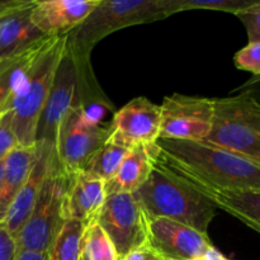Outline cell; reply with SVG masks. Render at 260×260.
Instances as JSON below:
<instances>
[{
    "mask_svg": "<svg viewBox=\"0 0 260 260\" xmlns=\"http://www.w3.org/2000/svg\"><path fill=\"white\" fill-rule=\"evenodd\" d=\"M19 146L14 127H13L12 111L0 114V161H4L10 152Z\"/></svg>",
    "mask_w": 260,
    "mask_h": 260,
    "instance_id": "26",
    "label": "cell"
},
{
    "mask_svg": "<svg viewBox=\"0 0 260 260\" xmlns=\"http://www.w3.org/2000/svg\"><path fill=\"white\" fill-rule=\"evenodd\" d=\"M90 71L89 63H80L74 53L66 48L56 69L50 93L45 102L36 129V145L55 149L58 127L66 114L84 102L83 83Z\"/></svg>",
    "mask_w": 260,
    "mask_h": 260,
    "instance_id": "8",
    "label": "cell"
},
{
    "mask_svg": "<svg viewBox=\"0 0 260 260\" xmlns=\"http://www.w3.org/2000/svg\"><path fill=\"white\" fill-rule=\"evenodd\" d=\"M37 157V146H18L4 160L0 182V223L7 218L13 202L24 185Z\"/></svg>",
    "mask_w": 260,
    "mask_h": 260,
    "instance_id": "18",
    "label": "cell"
},
{
    "mask_svg": "<svg viewBox=\"0 0 260 260\" xmlns=\"http://www.w3.org/2000/svg\"><path fill=\"white\" fill-rule=\"evenodd\" d=\"M71 177L73 175H68L61 169L53 150L50 169L37 202L28 221L15 238L19 251L51 254L53 243L66 221L63 217V203Z\"/></svg>",
    "mask_w": 260,
    "mask_h": 260,
    "instance_id": "6",
    "label": "cell"
},
{
    "mask_svg": "<svg viewBox=\"0 0 260 260\" xmlns=\"http://www.w3.org/2000/svg\"><path fill=\"white\" fill-rule=\"evenodd\" d=\"M196 260H230V259L226 258V256L223 255L220 250H217L215 246L211 245L210 248H208L207 250L202 254V255L198 256Z\"/></svg>",
    "mask_w": 260,
    "mask_h": 260,
    "instance_id": "31",
    "label": "cell"
},
{
    "mask_svg": "<svg viewBox=\"0 0 260 260\" xmlns=\"http://www.w3.org/2000/svg\"><path fill=\"white\" fill-rule=\"evenodd\" d=\"M159 162L189 185L228 192L260 190V165L215 144L159 139Z\"/></svg>",
    "mask_w": 260,
    "mask_h": 260,
    "instance_id": "1",
    "label": "cell"
},
{
    "mask_svg": "<svg viewBox=\"0 0 260 260\" xmlns=\"http://www.w3.org/2000/svg\"><path fill=\"white\" fill-rule=\"evenodd\" d=\"M106 183L86 172L71 177L70 187L63 203L65 220L80 221L88 226L96 220L106 201Z\"/></svg>",
    "mask_w": 260,
    "mask_h": 260,
    "instance_id": "15",
    "label": "cell"
},
{
    "mask_svg": "<svg viewBox=\"0 0 260 260\" xmlns=\"http://www.w3.org/2000/svg\"><path fill=\"white\" fill-rule=\"evenodd\" d=\"M128 150L109 137L106 144L91 157L84 172L103 180L104 183L109 182L116 175Z\"/></svg>",
    "mask_w": 260,
    "mask_h": 260,
    "instance_id": "20",
    "label": "cell"
},
{
    "mask_svg": "<svg viewBox=\"0 0 260 260\" xmlns=\"http://www.w3.org/2000/svg\"><path fill=\"white\" fill-rule=\"evenodd\" d=\"M258 0H173L175 13L185 10H216L238 14Z\"/></svg>",
    "mask_w": 260,
    "mask_h": 260,
    "instance_id": "24",
    "label": "cell"
},
{
    "mask_svg": "<svg viewBox=\"0 0 260 260\" xmlns=\"http://www.w3.org/2000/svg\"><path fill=\"white\" fill-rule=\"evenodd\" d=\"M96 222L109 236L119 259L147 244L149 221L134 193L107 196Z\"/></svg>",
    "mask_w": 260,
    "mask_h": 260,
    "instance_id": "9",
    "label": "cell"
},
{
    "mask_svg": "<svg viewBox=\"0 0 260 260\" xmlns=\"http://www.w3.org/2000/svg\"><path fill=\"white\" fill-rule=\"evenodd\" d=\"M36 0L0 2V62L28 52L48 38L32 22Z\"/></svg>",
    "mask_w": 260,
    "mask_h": 260,
    "instance_id": "11",
    "label": "cell"
},
{
    "mask_svg": "<svg viewBox=\"0 0 260 260\" xmlns=\"http://www.w3.org/2000/svg\"><path fill=\"white\" fill-rule=\"evenodd\" d=\"M96 111L84 101L66 114L58 127L55 151L61 169L68 175L83 172L111 136V123L102 124Z\"/></svg>",
    "mask_w": 260,
    "mask_h": 260,
    "instance_id": "7",
    "label": "cell"
},
{
    "mask_svg": "<svg viewBox=\"0 0 260 260\" xmlns=\"http://www.w3.org/2000/svg\"><path fill=\"white\" fill-rule=\"evenodd\" d=\"M161 107L145 96L131 99L114 113L111 139L131 149L139 144L156 142L160 137Z\"/></svg>",
    "mask_w": 260,
    "mask_h": 260,
    "instance_id": "12",
    "label": "cell"
},
{
    "mask_svg": "<svg viewBox=\"0 0 260 260\" xmlns=\"http://www.w3.org/2000/svg\"><path fill=\"white\" fill-rule=\"evenodd\" d=\"M43 42H41L35 48H32L28 52L23 53V55L18 56V57L10 58V60H5L3 62H0V114L5 112L7 104L9 102L10 96H12L13 91H14L15 86L18 85L20 78L24 74L25 69L29 65L30 60H32L33 56L36 55V52L42 46Z\"/></svg>",
    "mask_w": 260,
    "mask_h": 260,
    "instance_id": "21",
    "label": "cell"
},
{
    "mask_svg": "<svg viewBox=\"0 0 260 260\" xmlns=\"http://www.w3.org/2000/svg\"><path fill=\"white\" fill-rule=\"evenodd\" d=\"M205 141L260 165V104L241 93L213 98L212 127Z\"/></svg>",
    "mask_w": 260,
    "mask_h": 260,
    "instance_id": "5",
    "label": "cell"
},
{
    "mask_svg": "<svg viewBox=\"0 0 260 260\" xmlns=\"http://www.w3.org/2000/svg\"><path fill=\"white\" fill-rule=\"evenodd\" d=\"M119 260H161L156 253L150 248L149 245L140 246V248L134 249L128 254Z\"/></svg>",
    "mask_w": 260,
    "mask_h": 260,
    "instance_id": "30",
    "label": "cell"
},
{
    "mask_svg": "<svg viewBox=\"0 0 260 260\" xmlns=\"http://www.w3.org/2000/svg\"><path fill=\"white\" fill-rule=\"evenodd\" d=\"M101 0H36L32 22L47 37L69 35Z\"/></svg>",
    "mask_w": 260,
    "mask_h": 260,
    "instance_id": "14",
    "label": "cell"
},
{
    "mask_svg": "<svg viewBox=\"0 0 260 260\" xmlns=\"http://www.w3.org/2000/svg\"><path fill=\"white\" fill-rule=\"evenodd\" d=\"M188 184V183H187ZM205 196L216 208L225 211L260 234V190L258 192H228L192 185Z\"/></svg>",
    "mask_w": 260,
    "mask_h": 260,
    "instance_id": "19",
    "label": "cell"
},
{
    "mask_svg": "<svg viewBox=\"0 0 260 260\" xmlns=\"http://www.w3.org/2000/svg\"><path fill=\"white\" fill-rule=\"evenodd\" d=\"M84 230L85 225L80 221L66 220L51 249L50 260H80Z\"/></svg>",
    "mask_w": 260,
    "mask_h": 260,
    "instance_id": "23",
    "label": "cell"
},
{
    "mask_svg": "<svg viewBox=\"0 0 260 260\" xmlns=\"http://www.w3.org/2000/svg\"><path fill=\"white\" fill-rule=\"evenodd\" d=\"M3 172H4V161H0V182H2Z\"/></svg>",
    "mask_w": 260,
    "mask_h": 260,
    "instance_id": "33",
    "label": "cell"
},
{
    "mask_svg": "<svg viewBox=\"0 0 260 260\" xmlns=\"http://www.w3.org/2000/svg\"><path fill=\"white\" fill-rule=\"evenodd\" d=\"M68 35L50 37L42 43L15 86L5 111H12L18 144L36 145V129L50 93L56 69L66 48Z\"/></svg>",
    "mask_w": 260,
    "mask_h": 260,
    "instance_id": "3",
    "label": "cell"
},
{
    "mask_svg": "<svg viewBox=\"0 0 260 260\" xmlns=\"http://www.w3.org/2000/svg\"><path fill=\"white\" fill-rule=\"evenodd\" d=\"M80 260H119L113 243L96 220L85 226Z\"/></svg>",
    "mask_w": 260,
    "mask_h": 260,
    "instance_id": "22",
    "label": "cell"
},
{
    "mask_svg": "<svg viewBox=\"0 0 260 260\" xmlns=\"http://www.w3.org/2000/svg\"><path fill=\"white\" fill-rule=\"evenodd\" d=\"M235 91L241 94H246V95L253 98L254 101L258 102L260 104V75L251 76L246 83H244L243 85L239 86Z\"/></svg>",
    "mask_w": 260,
    "mask_h": 260,
    "instance_id": "29",
    "label": "cell"
},
{
    "mask_svg": "<svg viewBox=\"0 0 260 260\" xmlns=\"http://www.w3.org/2000/svg\"><path fill=\"white\" fill-rule=\"evenodd\" d=\"M175 14L173 0H101L68 35V47L80 63H89L94 46L116 30L152 23Z\"/></svg>",
    "mask_w": 260,
    "mask_h": 260,
    "instance_id": "4",
    "label": "cell"
},
{
    "mask_svg": "<svg viewBox=\"0 0 260 260\" xmlns=\"http://www.w3.org/2000/svg\"><path fill=\"white\" fill-rule=\"evenodd\" d=\"M161 139L202 141L211 132L213 99L172 94L161 103Z\"/></svg>",
    "mask_w": 260,
    "mask_h": 260,
    "instance_id": "10",
    "label": "cell"
},
{
    "mask_svg": "<svg viewBox=\"0 0 260 260\" xmlns=\"http://www.w3.org/2000/svg\"><path fill=\"white\" fill-rule=\"evenodd\" d=\"M159 159L156 142L132 146L119 165L116 175L106 183V196L114 193H135L151 174Z\"/></svg>",
    "mask_w": 260,
    "mask_h": 260,
    "instance_id": "17",
    "label": "cell"
},
{
    "mask_svg": "<svg viewBox=\"0 0 260 260\" xmlns=\"http://www.w3.org/2000/svg\"><path fill=\"white\" fill-rule=\"evenodd\" d=\"M147 245L161 260H196L212 244L208 235L189 226L154 218L147 223Z\"/></svg>",
    "mask_w": 260,
    "mask_h": 260,
    "instance_id": "13",
    "label": "cell"
},
{
    "mask_svg": "<svg viewBox=\"0 0 260 260\" xmlns=\"http://www.w3.org/2000/svg\"><path fill=\"white\" fill-rule=\"evenodd\" d=\"M234 63L238 69L249 71L253 76L260 75V41L249 42L234 56Z\"/></svg>",
    "mask_w": 260,
    "mask_h": 260,
    "instance_id": "25",
    "label": "cell"
},
{
    "mask_svg": "<svg viewBox=\"0 0 260 260\" xmlns=\"http://www.w3.org/2000/svg\"><path fill=\"white\" fill-rule=\"evenodd\" d=\"M15 260H50V254L22 250L18 253V256Z\"/></svg>",
    "mask_w": 260,
    "mask_h": 260,
    "instance_id": "32",
    "label": "cell"
},
{
    "mask_svg": "<svg viewBox=\"0 0 260 260\" xmlns=\"http://www.w3.org/2000/svg\"><path fill=\"white\" fill-rule=\"evenodd\" d=\"M248 33L249 42L260 41V0L236 14Z\"/></svg>",
    "mask_w": 260,
    "mask_h": 260,
    "instance_id": "27",
    "label": "cell"
},
{
    "mask_svg": "<svg viewBox=\"0 0 260 260\" xmlns=\"http://www.w3.org/2000/svg\"><path fill=\"white\" fill-rule=\"evenodd\" d=\"M36 146H37V157H36L32 170H30L24 185L20 189L19 194L13 202L4 221L5 226L14 238H17V235L32 213L33 207H35L41 189H42L43 182L47 177L51 156L55 150L45 146V145H36Z\"/></svg>",
    "mask_w": 260,
    "mask_h": 260,
    "instance_id": "16",
    "label": "cell"
},
{
    "mask_svg": "<svg viewBox=\"0 0 260 260\" xmlns=\"http://www.w3.org/2000/svg\"><path fill=\"white\" fill-rule=\"evenodd\" d=\"M147 221L168 218L207 235L217 208L192 185L156 162L149 179L134 193Z\"/></svg>",
    "mask_w": 260,
    "mask_h": 260,
    "instance_id": "2",
    "label": "cell"
},
{
    "mask_svg": "<svg viewBox=\"0 0 260 260\" xmlns=\"http://www.w3.org/2000/svg\"><path fill=\"white\" fill-rule=\"evenodd\" d=\"M19 253L17 240L5 223H0V260H15Z\"/></svg>",
    "mask_w": 260,
    "mask_h": 260,
    "instance_id": "28",
    "label": "cell"
}]
</instances>
